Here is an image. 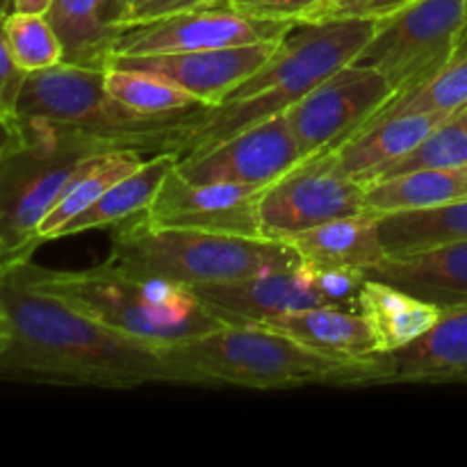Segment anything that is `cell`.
Returning <instances> with one entry per match:
<instances>
[{
    "instance_id": "12",
    "label": "cell",
    "mask_w": 467,
    "mask_h": 467,
    "mask_svg": "<svg viewBox=\"0 0 467 467\" xmlns=\"http://www.w3.org/2000/svg\"><path fill=\"white\" fill-rule=\"evenodd\" d=\"M304 160L285 114H274L222 140L199 155L178 160L176 169L192 182H233L267 187Z\"/></svg>"
},
{
    "instance_id": "13",
    "label": "cell",
    "mask_w": 467,
    "mask_h": 467,
    "mask_svg": "<svg viewBox=\"0 0 467 467\" xmlns=\"http://www.w3.org/2000/svg\"><path fill=\"white\" fill-rule=\"evenodd\" d=\"M263 187L233 182H192L173 169L141 217L153 226L222 235L263 237L258 199Z\"/></svg>"
},
{
    "instance_id": "29",
    "label": "cell",
    "mask_w": 467,
    "mask_h": 467,
    "mask_svg": "<svg viewBox=\"0 0 467 467\" xmlns=\"http://www.w3.org/2000/svg\"><path fill=\"white\" fill-rule=\"evenodd\" d=\"M5 36L14 62L26 73L44 71L64 62V46L46 14H5Z\"/></svg>"
},
{
    "instance_id": "37",
    "label": "cell",
    "mask_w": 467,
    "mask_h": 467,
    "mask_svg": "<svg viewBox=\"0 0 467 467\" xmlns=\"http://www.w3.org/2000/svg\"><path fill=\"white\" fill-rule=\"evenodd\" d=\"M360 0H327L324 3L322 14L317 21H328V18H342V16H354V9L358 7ZM315 21V23H317Z\"/></svg>"
},
{
    "instance_id": "2",
    "label": "cell",
    "mask_w": 467,
    "mask_h": 467,
    "mask_svg": "<svg viewBox=\"0 0 467 467\" xmlns=\"http://www.w3.org/2000/svg\"><path fill=\"white\" fill-rule=\"evenodd\" d=\"M374 23L377 18L342 16L292 27L272 57L223 103L201 109L178 160L203 153L235 132L290 109L331 73L354 62L372 36Z\"/></svg>"
},
{
    "instance_id": "21",
    "label": "cell",
    "mask_w": 467,
    "mask_h": 467,
    "mask_svg": "<svg viewBox=\"0 0 467 467\" xmlns=\"http://www.w3.org/2000/svg\"><path fill=\"white\" fill-rule=\"evenodd\" d=\"M263 327L285 333L301 345L324 354L347 356V358H372L379 354L372 327L358 310L319 306V308L283 315Z\"/></svg>"
},
{
    "instance_id": "14",
    "label": "cell",
    "mask_w": 467,
    "mask_h": 467,
    "mask_svg": "<svg viewBox=\"0 0 467 467\" xmlns=\"http://www.w3.org/2000/svg\"><path fill=\"white\" fill-rule=\"evenodd\" d=\"M278 44L281 39L187 53L109 55L105 67L158 73L196 96L205 108H214L223 103L246 78L254 76L272 57Z\"/></svg>"
},
{
    "instance_id": "19",
    "label": "cell",
    "mask_w": 467,
    "mask_h": 467,
    "mask_svg": "<svg viewBox=\"0 0 467 467\" xmlns=\"http://www.w3.org/2000/svg\"><path fill=\"white\" fill-rule=\"evenodd\" d=\"M46 18L64 46V62L105 68L121 35V0H53Z\"/></svg>"
},
{
    "instance_id": "34",
    "label": "cell",
    "mask_w": 467,
    "mask_h": 467,
    "mask_svg": "<svg viewBox=\"0 0 467 467\" xmlns=\"http://www.w3.org/2000/svg\"><path fill=\"white\" fill-rule=\"evenodd\" d=\"M26 76L27 73L14 62L12 53H9L7 36H5V14H0V112L12 119Z\"/></svg>"
},
{
    "instance_id": "26",
    "label": "cell",
    "mask_w": 467,
    "mask_h": 467,
    "mask_svg": "<svg viewBox=\"0 0 467 467\" xmlns=\"http://www.w3.org/2000/svg\"><path fill=\"white\" fill-rule=\"evenodd\" d=\"M144 162V153L141 150H108V153H100L96 158L87 160L85 167L78 171V176L73 178L71 185L64 190V194L59 196L57 203L50 208V213L46 214L44 222L39 223V231L36 237L41 242H48L57 237V231L67 222H71L73 217H78L80 213H85L91 203L100 199L114 182H119L121 178L130 176L135 169L141 167Z\"/></svg>"
},
{
    "instance_id": "24",
    "label": "cell",
    "mask_w": 467,
    "mask_h": 467,
    "mask_svg": "<svg viewBox=\"0 0 467 467\" xmlns=\"http://www.w3.org/2000/svg\"><path fill=\"white\" fill-rule=\"evenodd\" d=\"M459 201H467V164L415 169L365 185V208L374 214L433 208Z\"/></svg>"
},
{
    "instance_id": "7",
    "label": "cell",
    "mask_w": 467,
    "mask_h": 467,
    "mask_svg": "<svg viewBox=\"0 0 467 467\" xmlns=\"http://www.w3.org/2000/svg\"><path fill=\"white\" fill-rule=\"evenodd\" d=\"M21 141L0 155L3 263L35 254L39 223L87 160L108 150H123L55 128H21Z\"/></svg>"
},
{
    "instance_id": "42",
    "label": "cell",
    "mask_w": 467,
    "mask_h": 467,
    "mask_svg": "<svg viewBox=\"0 0 467 467\" xmlns=\"http://www.w3.org/2000/svg\"><path fill=\"white\" fill-rule=\"evenodd\" d=\"M0 263H3V246H0Z\"/></svg>"
},
{
    "instance_id": "40",
    "label": "cell",
    "mask_w": 467,
    "mask_h": 467,
    "mask_svg": "<svg viewBox=\"0 0 467 467\" xmlns=\"http://www.w3.org/2000/svg\"><path fill=\"white\" fill-rule=\"evenodd\" d=\"M12 3H14V0H0V12H3V14L12 12Z\"/></svg>"
},
{
    "instance_id": "33",
    "label": "cell",
    "mask_w": 467,
    "mask_h": 467,
    "mask_svg": "<svg viewBox=\"0 0 467 467\" xmlns=\"http://www.w3.org/2000/svg\"><path fill=\"white\" fill-rule=\"evenodd\" d=\"M223 3H226V0H137V3L128 9L126 18H123L121 32L126 30V27L155 21V18L190 12V9L214 7V5H223Z\"/></svg>"
},
{
    "instance_id": "17",
    "label": "cell",
    "mask_w": 467,
    "mask_h": 467,
    "mask_svg": "<svg viewBox=\"0 0 467 467\" xmlns=\"http://www.w3.org/2000/svg\"><path fill=\"white\" fill-rule=\"evenodd\" d=\"M377 358L379 383H467V308L442 313L422 337Z\"/></svg>"
},
{
    "instance_id": "41",
    "label": "cell",
    "mask_w": 467,
    "mask_h": 467,
    "mask_svg": "<svg viewBox=\"0 0 467 467\" xmlns=\"http://www.w3.org/2000/svg\"><path fill=\"white\" fill-rule=\"evenodd\" d=\"M135 3H137V0H121V5H123V18H126L128 9H130ZM121 26H123V21H121Z\"/></svg>"
},
{
    "instance_id": "8",
    "label": "cell",
    "mask_w": 467,
    "mask_h": 467,
    "mask_svg": "<svg viewBox=\"0 0 467 467\" xmlns=\"http://www.w3.org/2000/svg\"><path fill=\"white\" fill-rule=\"evenodd\" d=\"M465 36L467 0H413L377 18L354 64L377 68L404 96L441 73Z\"/></svg>"
},
{
    "instance_id": "23",
    "label": "cell",
    "mask_w": 467,
    "mask_h": 467,
    "mask_svg": "<svg viewBox=\"0 0 467 467\" xmlns=\"http://www.w3.org/2000/svg\"><path fill=\"white\" fill-rule=\"evenodd\" d=\"M358 313L372 327L379 354H390L410 345L431 331L442 315L436 306L369 278L360 290Z\"/></svg>"
},
{
    "instance_id": "15",
    "label": "cell",
    "mask_w": 467,
    "mask_h": 467,
    "mask_svg": "<svg viewBox=\"0 0 467 467\" xmlns=\"http://www.w3.org/2000/svg\"><path fill=\"white\" fill-rule=\"evenodd\" d=\"M194 295L217 317L237 327H263L296 310L327 306L306 263L242 281L194 287Z\"/></svg>"
},
{
    "instance_id": "22",
    "label": "cell",
    "mask_w": 467,
    "mask_h": 467,
    "mask_svg": "<svg viewBox=\"0 0 467 467\" xmlns=\"http://www.w3.org/2000/svg\"><path fill=\"white\" fill-rule=\"evenodd\" d=\"M176 150H160V153H153V158L144 160L141 167L135 169L130 176L114 182L85 213H80L71 222L64 223L57 231L55 240L68 235H80V233L94 231V228L117 226V223L126 222V219L144 214L150 208V203H153L155 194L160 192L162 182L176 169Z\"/></svg>"
},
{
    "instance_id": "30",
    "label": "cell",
    "mask_w": 467,
    "mask_h": 467,
    "mask_svg": "<svg viewBox=\"0 0 467 467\" xmlns=\"http://www.w3.org/2000/svg\"><path fill=\"white\" fill-rule=\"evenodd\" d=\"M467 164V105L442 119L409 155L392 164L381 178L431 167H461ZM379 181V178H377ZM374 182V181H372Z\"/></svg>"
},
{
    "instance_id": "1",
    "label": "cell",
    "mask_w": 467,
    "mask_h": 467,
    "mask_svg": "<svg viewBox=\"0 0 467 467\" xmlns=\"http://www.w3.org/2000/svg\"><path fill=\"white\" fill-rule=\"evenodd\" d=\"M27 258L0 263V315L9 328L0 377L117 390L150 383L208 388L167 349L123 336L36 285Z\"/></svg>"
},
{
    "instance_id": "5",
    "label": "cell",
    "mask_w": 467,
    "mask_h": 467,
    "mask_svg": "<svg viewBox=\"0 0 467 467\" xmlns=\"http://www.w3.org/2000/svg\"><path fill=\"white\" fill-rule=\"evenodd\" d=\"M169 354L205 379L208 388L287 390L304 386H377L379 358H347L301 345L265 327L226 324L203 337L169 347Z\"/></svg>"
},
{
    "instance_id": "4",
    "label": "cell",
    "mask_w": 467,
    "mask_h": 467,
    "mask_svg": "<svg viewBox=\"0 0 467 467\" xmlns=\"http://www.w3.org/2000/svg\"><path fill=\"white\" fill-rule=\"evenodd\" d=\"M27 272L36 285L87 317L160 349L226 327L190 287L162 278L132 276L108 263L82 272H55L27 258Z\"/></svg>"
},
{
    "instance_id": "31",
    "label": "cell",
    "mask_w": 467,
    "mask_h": 467,
    "mask_svg": "<svg viewBox=\"0 0 467 467\" xmlns=\"http://www.w3.org/2000/svg\"><path fill=\"white\" fill-rule=\"evenodd\" d=\"M327 0H226V7L265 21H285L292 26L315 23Z\"/></svg>"
},
{
    "instance_id": "28",
    "label": "cell",
    "mask_w": 467,
    "mask_h": 467,
    "mask_svg": "<svg viewBox=\"0 0 467 467\" xmlns=\"http://www.w3.org/2000/svg\"><path fill=\"white\" fill-rule=\"evenodd\" d=\"M467 105V36L441 73L418 89L388 100L369 123L386 121L400 114H454ZM368 123V126H369Z\"/></svg>"
},
{
    "instance_id": "32",
    "label": "cell",
    "mask_w": 467,
    "mask_h": 467,
    "mask_svg": "<svg viewBox=\"0 0 467 467\" xmlns=\"http://www.w3.org/2000/svg\"><path fill=\"white\" fill-rule=\"evenodd\" d=\"M315 285H317L319 295L327 301L331 308H345V310H358V296L365 285V274L356 272V269H337V267H313Z\"/></svg>"
},
{
    "instance_id": "27",
    "label": "cell",
    "mask_w": 467,
    "mask_h": 467,
    "mask_svg": "<svg viewBox=\"0 0 467 467\" xmlns=\"http://www.w3.org/2000/svg\"><path fill=\"white\" fill-rule=\"evenodd\" d=\"M105 89L119 103L141 114H173L203 108L196 96L169 78L135 68L105 67Z\"/></svg>"
},
{
    "instance_id": "10",
    "label": "cell",
    "mask_w": 467,
    "mask_h": 467,
    "mask_svg": "<svg viewBox=\"0 0 467 467\" xmlns=\"http://www.w3.org/2000/svg\"><path fill=\"white\" fill-rule=\"evenodd\" d=\"M395 99V89L377 68L347 64L285 109V119L304 158L336 150L358 135L374 114Z\"/></svg>"
},
{
    "instance_id": "16",
    "label": "cell",
    "mask_w": 467,
    "mask_h": 467,
    "mask_svg": "<svg viewBox=\"0 0 467 467\" xmlns=\"http://www.w3.org/2000/svg\"><path fill=\"white\" fill-rule=\"evenodd\" d=\"M369 281L397 287L441 313L467 308V242L409 255H386L365 272Z\"/></svg>"
},
{
    "instance_id": "18",
    "label": "cell",
    "mask_w": 467,
    "mask_h": 467,
    "mask_svg": "<svg viewBox=\"0 0 467 467\" xmlns=\"http://www.w3.org/2000/svg\"><path fill=\"white\" fill-rule=\"evenodd\" d=\"M447 117L450 114H400L369 123L331 153L342 171L368 185L422 144L424 137Z\"/></svg>"
},
{
    "instance_id": "36",
    "label": "cell",
    "mask_w": 467,
    "mask_h": 467,
    "mask_svg": "<svg viewBox=\"0 0 467 467\" xmlns=\"http://www.w3.org/2000/svg\"><path fill=\"white\" fill-rule=\"evenodd\" d=\"M23 137L21 128H18V123L14 121L12 117H7V114L0 112V155L5 153V150L12 149L14 144H18Z\"/></svg>"
},
{
    "instance_id": "3",
    "label": "cell",
    "mask_w": 467,
    "mask_h": 467,
    "mask_svg": "<svg viewBox=\"0 0 467 467\" xmlns=\"http://www.w3.org/2000/svg\"><path fill=\"white\" fill-rule=\"evenodd\" d=\"M203 108L173 114L135 112L105 89V68L62 62L44 71L27 73L14 119L18 128L76 132L112 149L178 153Z\"/></svg>"
},
{
    "instance_id": "43",
    "label": "cell",
    "mask_w": 467,
    "mask_h": 467,
    "mask_svg": "<svg viewBox=\"0 0 467 467\" xmlns=\"http://www.w3.org/2000/svg\"><path fill=\"white\" fill-rule=\"evenodd\" d=\"M0 14H3V12H0Z\"/></svg>"
},
{
    "instance_id": "20",
    "label": "cell",
    "mask_w": 467,
    "mask_h": 467,
    "mask_svg": "<svg viewBox=\"0 0 467 467\" xmlns=\"http://www.w3.org/2000/svg\"><path fill=\"white\" fill-rule=\"evenodd\" d=\"M292 246L306 265L368 272L386 258L379 240V214L360 213L333 219L290 237Z\"/></svg>"
},
{
    "instance_id": "6",
    "label": "cell",
    "mask_w": 467,
    "mask_h": 467,
    "mask_svg": "<svg viewBox=\"0 0 467 467\" xmlns=\"http://www.w3.org/2000/svg\"><path fill=\"white\" fill-rule=\"evenodd\" d=\"M105 263L132 276L162 278L194 290L290 269L304 260L290 242L162 228L137 214L114 226L112 254Z\"/></svg>"
},
{
    "instance_id": "9",
    "label": "cell",
    "mask_w": 467,
    "mask_h": 467,
    "mask_svg": "<svg viewBox=\"0 0 467 467\" xmlns=\"http://www.w3.org/2000/svg\"><path fill=\"white\" fill-rule=\"evenodd\" d=\"M368 213L365 185L337 167L331 150L301 160L258 199L260 235L287 242L290 237L340 217Z\"/></svg>"
},
{
    "instance_id": "11",
    "label": "cell",
    "mask_w": 467,
    "mask_h": 467,
    "mask_svg": "<svg viewBox=\"0 0 467 467\" xmlns=\"http://www.w3.org/2000/svg\"><path fill=\"white\" fill-rule=\"evenodd\" d=\"M292 23L246 16L226 5L190 9L126 27L109 55H162L283 39Z\"/></svg>"
},
{
    "instance_id": "35",
    "label": "cell",
    "mask_w": 467,
    "mask_h": 467,
    "mask_svg": "<svg viewBox=\"0 0 467 467\" xmlns=\"http://www.w3.org/2000/svg\"><path fill=\"white\" fill-rule=\"evenodd\" d=\"M413 3V0H360L358 7L354 9V16H368L379 18L386 14L395 12V9L404 7V5Z\"/></svg>"
},
{
    "instance_id": "39",
    "label": "cell",
    "mask_w": 467,
    "mask_h": 467,
    "mask_svg": "<svg viewBox=\"0 0 467 467\" xmlns=\"http://www.w3.org/2000/svg\"><path fill=\"white\" fill-rule=\"evenodd\" d=\"M9 336V328H7V322H5V317L0 315V347L5 345V340H7Z\"/></svg>"
},
{
    "instance_id": "25",
    "label": "cell",
    "mask_w": 467,
    "mask_h": 467,
    "mask_svg": "<svg viewBox=\"0 0 467 467\" xmlns=\"http://www.w3.org/2000/svg\"><path fill=\"white\" fill-rule=\"evenodd\" d=\"M379 240L386 255H409L467 242V201L379 214Z\"/></svg>"
},
{
    "instance_id": "38",
    "label": "cell",
    "mask_w": 467,
    "mask_h": 467,
    "mask_svg": "<svg viewBox=\"0 0 467 467\" xmlns=\"http://www.w3.org/2000/svg\"><path fill=\"white\" fill-rule=\"evenodd\" d=\"M53 0H14L12 12H35V14H46V9L50 7Z\"/></svg>"
}]
</instances>
